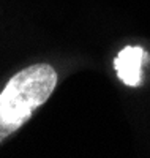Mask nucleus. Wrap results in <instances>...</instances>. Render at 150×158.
<instances>
[{
	"mask_svg": "<svg viewBox=\"0 0 150 158\" xmlns=\"http://www.w3.org/2000/svg\"><path fill=\"white\" fill-rule=\"evenodd\" d=\"M57 79L49 63H35L11 76L0 92V142L24 127L51 98Z\"/></svg>",
	"mask_w": 150,
	"mask_h": 158,
	"instance_id": "1",
	"label": "nucleus"
},
{
	"mask_svg": "<svg viewBox=\"0 0 150 158\" xmlns=\"http://www.w3.org/2000/svg\"><path fill=\"white\" fill-rule=\"evenodd\" d=\"M147 60V52L141 46H125L114 59V68L119 79L128 87L142 84V67Z\"/></svg>",
	"mask_w": 150,
	"mask_h": 158,
	"instance_id": "2",
	"label": "nucleus"
}]
</instances>
